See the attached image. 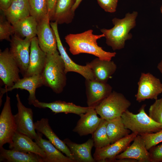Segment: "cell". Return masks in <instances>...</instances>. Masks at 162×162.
<instances>
[{
  "label": "cell",
  "mask_w": 162,
  "mask_h": 162,
  "mask_svg": "<svg viewBox=\"0 0 162 162\" xmlns=\"http://www.w3.org/2000/svg\"><path fill=\"white\" fill-rule=\"evenodd\" d=\"M89 29L81 33L70 34L65 37L66 42L69 46L70 52L74 55L87 53L94 55L102 60L110 61L115 57L116 53L104 50L98 45L97 40L105 37L102 33L99 35L93 34Z\"/></svg>",
  "instance_id": "6da1fadb"
},
{
  "label": "cell",
  "mask_w": 162,
  "mask_h": 162,
  "mask_svg": "<svg viewBox=\"0 0 162 162\" xmlns=\"http://www.w3.org/2000/svg\"><path fill=\"white\" fill-rule=\"evenodd\" d=\"M138 12L134 11L127 13L123 18H114L112 20L114 26L111 29L103 28L101 32L105 35L106 44L114 50L123 48L126 40L132 38L130 30L136 26Z\"/></svg>",
  "instance_id": "7a4b0ae2"
},
{
  "label": "cell",
  "mask_w": 162,
  "mask_h": 162,
  "mask_svg": "<svg viewBox=\"0 0 162 162\" xmlns=\"http://www.w3.org/2000/svg\"><path fill=\"white\" fill-rule=\"evenodd\" d=\"M41 74L44 85L50 88L56 94L62 92L66 85L67 79L64 64L58 50L46 53Z\"/></svg>",
  "instance_id": "3957f363"
},
{
  "label": "cell",
  "mask_w": 162,
  "mask_h": 162,
  "mask_svg": "<svg viewBox=\"0 0 162 162\" xmlns=\"http://www.w3.org/2000/svg\"><path fill=\"white\" fill-rule=\"evenodd\" d=\"M146 106L143 105L136 114L128 110L121 117L125 128L138 135L155 133L162 129V125L154 122L146 112Z\"/></svg>",
  "instance_id": "277c9868"
},
{
  "label": "cell",
  "mask_w": 162,
  "mask_h": 162,
  "mask_svg": "<svg viewBox=\"0 0 162 162\" xmlns=\"http://www.w3.org/2000/svg\"><path fill=\"white\" fill-rule=\"evenodd\" d=\"M131 104L123 94L113 91L94 108L102 118L108 120L121 117Z\"/></svg>",
  "instance_id": "5b68a950"
},
{
  "label": "cell",
  "mask_w": 162,
  "mask_h": 162,
  "mask_svg": "<svg viewBox=\"0 0 162 162\" xmlns=\"http://www.w3.org/2000/svg\"><path fill=\"white\" fill-rule=\"evenodd\" d=\"M31 39H23L14 34L12 36L10 41L9 51L17 63L23 76L28 68Z\"/></svg>",
  "instance_id": "8992f818"
},
{
  "label": "cell",
  "mask_w": 162,
  "mask_h": 162,
  "mask_svg": "<svg viewBox=\"0 0 162 162\" xmlns=\"http://www.w3.org/2000/svg\"><path fill=\"white\" fill-rule=\"evenodd\" d=\"M136 100L140 102L146 99H158L162 93V83L160 79L149 73H142L138 82Z\"/></svg>",
  "instance_id": "52a82bcc"
},
{
  "label": "cell",
  "mask_w": 162,
  "mask_h": 162,
  "mask_svg": "<svg viewBox=\"0 0 162 162\" xmlns=\"http://www.w3.org/2000/svg\"><path fill=\"white\" fill-rule=\"evenodd\" d=\"M138 134L132 132L112 143L104 147L95 148L93 157L96 162H114L116 157L130 145Z\"/></svg>",
  "instance_id": "ba28073f"
},
{
  "label": "cell",
  "mask_w": 162,
  "mask_h": 162,
  "mask_svg": "<svg viewBox=\"0 0 162 162\" xmlns=\"http://www.w3.org/2000/svg\"><path fill=\"white\" fill-rule=\"evenodd\" d=\"M20 69L16 61L6 48L0 52V78L5 88L11 87L20 79Z\"/></svg>",
  "instance_id": "9c48e42d"
},
{
  "label": "cell",
  "mask_w": 162,
  "mask_h": 162,
  "mask_svg": "<svg viewBox=\"0 0 162 162\" xmlns=\"http://www.w3.org/2000/svg\"><path fill=\"white\" fill-rule=\"evenodd\" d=\"M16 131V124L11 111L10 99L7 94L0 115V148L11 142Z\"/></svg>",
  "instance_id": "30bf717a"
},
{
  "label": "cell",
  "mask_w": 162,
  "mask_h": 162,
  "mask_svg": "<svg viewBox=\"0 0 162 162\" xmlns=\"http://www.w3.org/2000/svg\"><path fill=\"white\" fill-rule=\"evenodd\" d=\"M16 96L18 112L14 116L17 126V131L34 140L37 133L35 131L32 110L23 105L18 94Z\"/></svg>",
  "instance_id": "8fae6325"
},
{
  "label": "cell",
  "mask_w": 162,
  "mask_h": 162,
  "mask_svg": "<svg viewBox=\"0 0 162 162\" xmlns=\"http://www.w3.org/2000/svg\"><path fill=\"white\" fill-rule=\"evenodd\" d=\"M58 24L57 22H52L50 25L56 35L58 49L64 64L65 73L75 72L81 75L86 80L94 79L92 71L87 64L84 66L79 65L73 61L68 54L60 38Z\"/></svg>",
  "instance_id": "7c38bea8"
},
{
  "label": "cell",
  "mask_w": 162,
  "mask_h": 162,
  "mask_svg": "<svg viewBox=\"0 0 162 162\" xmlns=\"http://www.w3.org/2000/svg\"><path fill=\"white\" fill-rule=\"evenodd\" d=\"M50 21L48 14L38 22L37 26V35L39 46L46 53H54L58 49L56 35Z\"/></svg>",
  "instance_id": "4fadbf2b"
},
{
  "label": "cell",
  "mask_w": 162,
  "mask_h": 162,
  "mask_svg": "<svg viewBox=\"0 0 162 162\" xmlns=\"http://www.w3.org/2000/svg\"><path fill=\"white\" fill-rule=\"evenodd\" d=\"M88 106L95 108L112 92V87L107 82L94 79L85 80Z\"/></svg>",
  "instance_id": "5bb4252c"
},
{
  "label": "cell",
  "mask_w": 162,
  "mask_h": 162,
  "mask_svg": "<svg viewBox=\"0 0 162 162\" xmlns=\"http://www.w3.org/2000/svg\"><path fill=\"white\" fill-rule=\"evenodd\" d=\"M44 85V80L41 74L35 75L28 77H23L20 79L11 87L1 89L0 96V106L2 104V98L3 95L8 92L15 89H24L28 91L29 96L28 99L29 104H32L37 99L35 92L37 88Z\"/></svg>",
  "instance_id": "9a60e30c"
},
{
  "label": "cell",
  "mask_w": 162,
  "mask_h": 162,
  "mask_svg": "<svg viewBox=\"0 0 162 162\" xmlns=\"http://www.w3.org/2000/svg\"><path fill=\"white\" fill-rule=\"evenodd\" d=\"M46 54L40 47L37 37L36 36L32 38L30 47L29 65L23 77L41 74L45 64Z\"/></svg>",
  "instance_id": "2e32d148"
},
{
  "label": "cell",
  "mask_w": 162,
  "mask_h": 162,
  "mask_svg": "<svg viewBox=\"0 0 162 162\" xmlns=\"http://www.w3.org/2000/svg\"><path fill=\"white\" fill-rule=\"evenodd\" d=\"M35 107L40 108H48L55 114L64 113L65 114L73 113L80 116L86 113L91 107L76 105L72 103L67 102L60 100L45 103L39 101L37 99L32 104Z\"/></svg>",
  "instance_id": "e0dca14e"
},
{
  "label": "cell",
  "mask_w": 162,
  "mask_h": 162,
  "mask_svg": "<svg viewBox=\"0 0 162 162\" xmlns=\"http://www.w3.org/2000/svg\"><path fill=\"white\" fill-rule=\"evenodd\" d=\"M148 151L146 148L144 140L140 135H138L132 144L117 155L116 159L129 158L136 160L138 162H151Z\"/></svg>",
  "instance_id": "ac0fdd59"
},
{
  "label": "cell",
  "mask_w": 162,
  "mask_h": 162,
  "mask_svg": "<svg viewBox=\"0 0 162 162\" xmlns=\"http://www.w3.org/2000/svg\"><path fill=\"white\" fill-rule=\"evenodd\" d=\"M98 114L95 108L91 107L86 113L81 115L73 131L80 136L92 134L102 119L98 117Z\"/></svg>",
  "instance_id": "d6986e66"
},
{
  "label": "cell",
  "mask_w": 162,
  "mask_h": 162,
  "mask_svg": "<svg viewBox=\"0 0 162 162\" xmlns=\"http://www.w3.org/2000/svg\"><path fill=\"white\" fill-rule=\"evenodd\" d=\"M32 140L28 136L16 131L11 142L9 143V148L23 152L34 153L41 157L44 160L46 157L44 151Z\"/></svg>",
  "instance_id": "ffe728a7"
},
{
  "label": "cell",
  "mask_w": 162,
  "mask_h": 162,
  "mask_svg": "<svg viewBox=\"0 0 162 162\" xmlns=\"http://www.w3.org/2000/svg\"><path fill=\"white\" fill-rule=\"evenodd\" d=\"M34 125L37 132L44 134L56 148L75 161L67 146L53 131L47 118H42L37 121L34 122Z\"/></svg>",
  "instance_id": "44dd1931"
},
{
  "label": "cell",
  "mask_w": 162,
  "mask_h": 162,
  "mask_svg": "<svg viewBox=\"0 0 162 162\" xmlns=\"http://www.w3.org/2000/svg\"><path fill=\"white\" fill-rule=\"evenodd\" d=\"M63 141L69 148L75 162H95L91 151L94 146L92 138L82 144L74 142L69 139H64Z\"/></svg>",
  "instance_id": "7402d4cb"
},
{
  "label": "cell",
  "mask_w": 162,
  "mask_h": 162,
  "mask_svg": "<svg viewBox=\"0 0 162 162\" xmlns=\"http://www.w3.org/2000/svg\"><path fill=\"white\" fill-rule=\"evenodd\" d=\"M87 64L92 70L94 79L105 83L107 82L117 68L116 64L113 61L102 60L98 58Z\"/></svg>",
  "instance_id": "603a6c76"
},
{
  "label": "cell",
  "mask_w": 162,
  "mask_h": 162,
  "mask_svg": "<svg viewBox=\"0 0 162 162\" xmlns=\"http://www.w3.org/2000/svg\"><path fill=\"white\" fill-rule=\"evenodd\" d=\"M42 134L37 132V135L34 140L45 153L44 162H75L71 158L64 155L49 140L43 139Z\"/></svg>",
  "instance_id": "cb8c5ba5"
},
{
  "label": "cell",
  "mask_w": 162,
  "mask_h": 162,
  "mask_svg": "<svg viewBox=\"0 0 162 162\" xmlns=\"http://www.w3.org/2000/svg\"><path fill=\"white\" fill-rule=\"evenodd\" d=\"M76 0H57L54 14L50 21L58 24H69L73 21L75 15L72 8Z\"/></svg>",
  "instance_id": "d4e9b609"
},
{
  "label": "cell",
  "mask_w": 162,
  "mask_h": 162,
  "mask_svg": "<svg viewBox=\"0 0 162 162\" xmlns=\"http://www.w3.org/2000/svg\"><path fill=\"white\" fill-rule=\"evenodd\" d=\"M7 20L12 25L30 15L27 0H13L10 6L3 11Z\"/></svg>",
  "instance_id": "484cf974"
},
{
  "label": "cell",
  "mask_w": 162,
  "mask_h": 162,
  "mask_svg": "<svg viewBox=\"0 0 162 162\" xmlns=\"http://www.w3.org/2000/svg\"><path fill=\"white\" fill-rule=\"evenodd\" d=\"M0 161L7 162H44L40 155L32 152H25L0 148Z\"/></svg>",
  "instance_id": "4316f807"
},
{
  "label": "cell",
  "mask_w": 162,
  "mask_h": 162,
  "mask_svg": "<svg viewBox=\"0 0 162 162\" xmlns=\"http://www.w3.org/2000/svg\"><path fill=\"white\" fill-rule=\"evenodd\" d=\"M106 120L107 133L111 143L130 134V130L125 128L121 117Z\"/></svg>",
  "instance_id": "83f0119b"
},
{
  "label": "cell",
  "mask_w": 162,
  "mask_h": 162,
  "mask_svg": "<svg viewBox=\"0 0 162 162\" xmlns=\"http://www.w3.org/2000/svg\"><path fill=\"white\" fill-rule=\"evenodd\" d=\"M38 25L34 17L30 15L13 25L15 30L14 34L32 39L37 35Z\"/></svg>",
  "instance_id": "f1b7e54d"
},
{
  "label": "cell",
  "mask_w": 162,
  "mask_h": 162,
  "mask_svg": "<svg viewBox=\"0 0 162 162\" xmlns=\"http://www.w3.org/2000/svg\"><path fill=\"white\" fill-rule=\"evenodd\" d=\"M107 120L102 119L97 128L92 134L95 148H100L111 144L106 131Z\"/></svg>",
  "instance_id": "f546056e"
},
{
  "label": "cell",
  "mask_w": 162,
  "mask_h": 162,
  "mask_svg": "<svg viewBox=\"0 0 162 162\" xmlns=\"http://www.w3.org/2000/svg\"><path fill=\"white\" fill-rule=\"evenodd\" d=\"M30 15L35 19L38 23L48 14L46 0H27Z\"/></svg>",
  "instance_id": "4dcf8cb0"
},
{
  "label": "cell",
  "mask_w": 162,
  "mask_h": 162,
  "mask_svg": "<svg viewBox=\"0 0 162 162\" xmlns=\"http://www.w3.org/2000/svg\"><path fill=\"white\" fill-rule=\"evenodd\" d=\"M13 26L7 20L5 16L2 14L0 16V40L10 41V36L15 34Z\"/></svg>",
  "instance_id": "1f68e13d"
},
{
  "label": "cell",
  "mask_w": 162,
  "mask_h": 162,
  "mask_svg": "<svg viewBox=\"0 0 162 162\" xmlns=\"http://www.w3.org/2000/svg\"><path fill=\"white\" fill-rule=\"evenodd\" d=\"M140 135L144 140L146 148L148 150L162 142V129L156 132Z\"/></svg>",
  "instance_id": "d6a6232c"
},
{
  "label": "cell",
  "mask_w": 162,
  "mask_h": 162,
  "mask_svg": "<svg viewBox=\"0 0 162 162\" xmlns=\"http://www.w3.org/2000/svg\"><path fill=\"white\" fill-rule=\"evenodd\" d=\"M149 116L154 122L162 125V98L157 99L148 110Z\"/></svg>",
  "instance_id": "836d02e7"
},
{
  "label": "cell",
  "mask_w": 162,
  "mask_h": 162,
  "mask_svg": "<svg viewBox=\"0 0 162 162\" xmlns=\"http://www.w3.org/2000/svg\"><path fill=\"white\" fill-rule=\"evenodd\" d=\"M100 7L107 12L113 13L116 11L118 0H97Z\"/></svg>",
  "instance_id": "e575fe53"
},
{
  "label": "cell",
  "mask_w": 162,
  "mask_h": 162,
  "mask_svg": "<svg viewBox=\"0 0 162 162\" xmlns=\"http://www.w3.org/2000/svg\"><path fill=\"white\" fill-rule=\"evenodd\" d=\"M148 151L151 162H162V143L152 147Z\"/></svg>",
  "instance_id": "d590c367"
},
{
  "label": "cell",
  "mask_w": 162,
  "mask_h": 162,
  "mask_svg": "<svg viewBox=\"0 0 162 162\" xmlns=\"http://www.w3.org/2000/svg\"><path fill=\"white\" fill-rule=\"evenodd\" d=\"M57 0H46L48 13L50 21L54 13L56 4Z\"/></svg>",
  "instance_id": "8d00e7d4"
},
{
  "label": "cell",
  "mask_w": 162,
  "mask_h": 162,
  "mask_svg": "<svg viewBox=\"0 0 162 162\" xmlns=\"http://www.w3.org/2000/svg\"><path fill=\"white\" fill-rule=\"evenodd\" d=\"M13 0H0V8L2 11L6 10L11 5Z\"/></svg>",
  "instance_id": "74e56055"
},
{
  "label": "cell",
  "mask_w": 162,
  "mask_h": 162,
  "mask_svg": "<svg viewBox=\"0 0 162 162\" xmlns=\"http://www.w3.org/2000/svg\"><path fill=\"white\" fill-rule=\"evenodd\" d=\"M114 162H138V161L135 159L129 158H124L120 159H116Z\"/></svg>",
  "instance_id": "f35d334b"
},
{
  "label": "cell",
  "mask_w": 162,
  "mask_h": 162,
  "mask_svg": "<svg viewBox=\"0 0 162 162\" xmlns=\"http://www.w3.org/2000/svg\"><path fill=\"white\" fill-rule=\"evenodd\" d=\"M82 0H76V2L72 8V10L75 12V10L78 7Z\"/></svg>",
  "instance_id": "ab89813d"
},
{
  "label": "cell",
  "mask_w": 162,
  "mask_h": 162,
  "mask_svg": "<svg viewBox=\"0 0 162 162\" xmlns=\"http://www.w3.org/2000/svg\"><path fill=\"white\" fill-rule=\"evenodd\" d=\"M157 68L160 71L162 74V60L158 64Z\"/></svg>",
  "instance_id": "60d3db41"
},
{
  "label": "cell",
  "mask_w": 162,
  "mask_h": 162,
  "mask_svg": "<svg viewBox=\"0 0 162 162\" xmlns=\"http://www.w3.org/2000/svg\"><path fill=\"white\" fill-rule=\"evenodd\" d=\"M160 10L161 13L162 14V5L160 7Z\"/></svg>",
  "instance_id": "b9f144b4"
},
{
  "label": "cell",
  "mask_w": 162,
  "mask_h": 162,
  "mask_svg": "<svg viewBox=\"0 0 162 162\" xmlns=\"http://www.w3.org/2000/svg\"></svg>",
  "instance_id": "7bdbcfd3"
}]
</instances>
